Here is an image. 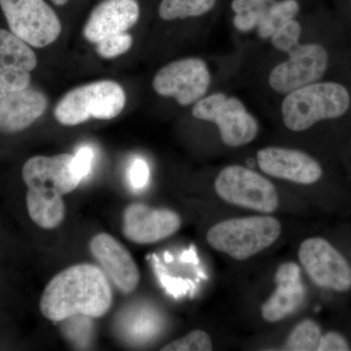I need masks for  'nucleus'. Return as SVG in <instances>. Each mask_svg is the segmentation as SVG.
<instances>
[{
	"label": "nucleus",
	"instance_id": "f257e3e1",
	"mask_svg": "<svg viewBox=\"0 0 351 351\" xmlns=\"http://www.w3.org/2000/svg\"><path fill=\"white\" fill-rule=\"evenodd\" d=\"M112 301V286L105 271L96 265L80 263L51 279L39 308L46 319L57 323L77 315L103 317Z\"/></svg>",
	"mask_w": 351,
	"mask_h": 351
},
{
	"label": "nucleus",
	"instance_id": "f03ea898",
	"mask_svg": "<svg viewBox=\"0 0 351 351\" xmlns=\"http://www.w3.org/2000/svg\"><path fill=\"white\" fill-rule=\"evenodd\" d=\"M350 106L351 95L345 85L319 80L285 95L281 115L286 128L300 133L320 122L343 117Z\"/></svg>",
	"mask_w": 351,
	"mask_h": 351
},
{
	"label": "nucleus",
	"instance_id": "7ed1b4c3",
	"mask_svg": "<svg viewBox=\"0 0 351 351\" xmlns=\"http://www.w3.org/2000/svg\"><path fill=\"white\" fill-rule=\"evenodd\" d=\"M280 221L271 216H254L219 221L208 230V244L237 261L269 248L280 237Z\"/></svg>",
	"mask_w": 351,
	"mask_h": 351
},
{
	"label": "nucleus",
	"instance_id": "20e7f679",
	"mask_svg": "<svg viewBox=\"0 0 351 351\" xmlns=\"http://www.w3.org/2000/svg\"><path fill=\"white\" fill-rule=\"evenodd\" d=\"M125 105L123 88L112 80H101L71 90L58 103L54 115L63 125L75 126L91 119H114Z\"/></svg>",
	"mask_w": 351,
	"mask_h": 351
},
{
	"label": "nucleus",
	"instance_id": "39448f33",
	"mask_svg": "<svg viewBox=\"0 0 351 351\" xmlns=\"http://www.w3.org/2000/svg\"><path fill=\"white\" fill-rule=\"evenodd\" d=\"M195 119L216 124L226 147H240L257 138L260 125L243 101L234 96L217 92L206 95L191 110Z\"/></svg>",
	"mask_w": 351,
	"mask_h": 351
},
{
	"label": "nucleus",
	"instance_id": "423d86ee",
	"mask_svg": "<svg viewBox=\"0 0 351 351\" xmlns=\"http://www.w3.org/2000/svg\"><path fill=\"white\" fill-rule=\"evenodd\" d=\"M215 189L226 202L261 213H274L279 206V196L274 184L245 166L223 168L215 180Z\"/></svg>",
	"mask_w": 351,
	"mask_h": 351
},
{
	"label": "nucleus",
	"instance_id": "0eeeda50",
	"mask_svg": "<svg viewBox=\"0 0 351 351\" xmlns=\"http://www.w3.org/2000/svg\"><path fill=\"white\" fill-rule=\"evenodd\" d=\"M211 83L206 62L191 57L163 66L154 75L152 88L159 96L174 99L182 107H189L206 96Z\"/></svg>",
	"mask_w": 351,
	"mask_h": 351
},
{
	"label": "nucleus",
	"instance_id": "6e6552de",
	"mask_svg": "<svg viewBox=\"0 0 351 351\" xmlns=\"http://www.w3.org/2000/svg\"><path fill=\"white\" fill-rule=\"evenodd\" d=\"M10 31L36 48L54 43L62 32L56 12L45 0H0Z\"/></svg>",
	"mask_w": 351,
	"mask_h": 351
},
{
	"label": "nucleus",
	"instance_id": "1a4fd4ad",
	"mask_svg": "<svg viewBox=\"0 0 351 351\" xmlns=\"http://www.w3.org/2000/svg\"><path fill=\"white\" fill-rule=\"evenodd\" d=\"M329 53L319 43L300 44L269 75V87L285 96L295 90L322 80L329 68Z\"/></svg>",
	"mask_w": 351,
	"mask_h": 351
},
{
	"label": "nucleus",
	"instance_id": "9d476101",
	"mask_svg": "<svg viewBox=\"0 0 351 351\" xmlns=\"http://www.w3.org/2000/svg\"><path fill=\"white\" fill-rule=\"evenodd\" d=\"M299 260L307 276L319 287L336 292L350 290V263L326 239L304 240L300 246Z\"/></svg>",
	"mask_w": 351,
	"mask_h": 351
},
{
	"label": "nucleus",
	"instance_id": "9b49d317",
	"mask_svg": "<svg viewBox=\"0 0 351 351\" xmlns=\"http://www.w3.org/2000/svg\"><path fill=\"white\" fill-rule=\"evenodd\" d=\"M73 158L69 154L29 158L22 170L27 195L52 199L73 193L82 182L73 174Z\"/></svg>",
	"mask_w": 351,
	"mask_h": 351
},
{
	"label": "nucleus",
	"instance_id": "f8f14e48",
	"mask_svg": "<svg viewBox=\"0 0 351 351\" xmlns=\"http://www.w3.org/2000/svg\"><path fill=\"white\" fill-rule=\"evenodd\" d=\"M181 226V217L173 210L134 203L124 211L122 232L133 243L154 244L172 237Z\"/></svg>",
	"mask_w": 351,
	"mask_h": 351
},
{
	"label": "nucleus",
	"instance_id": "ddd939ff",
	"mask_svg": "<svg viewBox=\"0 0 351 351\" xmlns=\"http://www.w3.org/2000/svg\"><path fill=\"white\" fill-rule=\"evenodd\" d=\"M257 163L265 175L295 184H315L323 175L320 163L299 149L263 147L257 152Z\"/></svg>",
	"mask_w": 351,
	"mask_h": 351
},
{
	"label": "nucleus",
	"instance_id": "4468645a",
	"mask_svg": "<svg viewBox=\"0 0 351 351\" xmlns=\"http://www.w3.org/2000/svg\"><path fill=\"white\" fill-rule=\"evenodd\" d=\"M90 252L101 269L123 294H130L140 282V270L130 252L108 233H99L90 240Z\"/></svg>",
	"mask_w": 351,
	"mask_h": 351
},
{
	"label": "nucleus",
	"instance_id": "2eb2a0df",
	"mask_svg": "<svg viewBox=\"0 0 351 351\" xmlns=\"http://www.w3.org/2000/svg\"><path fill=\"white\" fill-rule=\"evenodd\" d=\"M38 66L36 53L11 32L0 29V91H20L29 87L31 73Z\"/></svg>",
	"mask_w": 351,
	"mask_h": 351
},
{
	"label": "nucleus",
	"instance_id": "dca6fc26",
	"mask_svg": "<svg viewBox=\"0 0 351 351\" xmlns=\"http://www.w3.org/2000/svg\"><path fill=\"white\" fill-rule=\"evenodd\" d=\"M137 0H104L95 7L83 27V36L99 43L113 34H122L137 24L140 18Z\"/></svg>",
	"mask_w": 351,
	"mask_h": 351
},
{
	"label": "nucleus",
	"instance_id": "f3484780",
	"mask_svg": "<svg viewBox=\"0 0 351 351\" xmlns=\"http://www.w3.org/2000/svg\"><path fill=\"white\" fill-rule=\"evenodd\" d=\"M276 288L262 306L263 319L276 323L297 311L304 301L306 289L301 269L295 263H284L276 274Z\"/></svg>",
	"mask_w": 351,
	"mask_h": 351
},
{
	"label": "nucleus",
	"instance_id": "a211bd4d",
	"mask_svg": "<svg viewBox=\"0 0 351 351\" xmlns=\"http://www.w3.org/2000/svg\"><path fill=\"white\" fill-rule=\"evenodd\" d=\"M48 101L38 90L25 88L4 93L0 98V131L16 133L25 130L45 112Z\"/></svg>",
	"mask_w": 351,
	"mask_h": 351
},
{
	"label": "nucleus",
	"instance_id": "6ab92c4d",
	"mask_svg": "<svg viewBox=\"0 0 351 351\" xmlns=\"http://www.w3.org/2000/svg\"><path fill=\"white\" fill-rule=\"evenodd\" d=\"M27 207L29 217L44 230H53L63 223L66 206L63 197L43 198L27 195Z\"/></svg>",
	"mask_w": 351,
	"mask_h": 351
},
{
	"label": "nucleus",
	"instance_id": "aec40b11",
	"mask_svg": "<svg viewBox=\"0 0 351 351\" xmlns=\"http://www.w3.org/2000/svg\"><path fill=\"white\" fill-rule=\"evenodd\" d=\"M218 0H161L158 15L163 21L201 17L213 10Z\"/></svg>",
	"mask_w": 351,
	"mask_h": 351
},
{
	"label": "nucleus",
	"instance_id": "412c9836",
	"mask_svg": "<svg viewBox=\"0 0 351 351\" xmlns=\"http://www.w3.org/2000/svg\"><path fill=\"white\" fill-rule=\"evenodd\" d=\"M274 1L276 0H232L233 25L235 29L242 34L257 29Z\"/></svg>",
	"mask_w": 351,
	"mask_h": 351
},
{
	"label": "nucleus",
	"instance_id": "4be33fe9",
	"mask_svg": "<svg viewBox=\"0 0 351 351\" xmlns=\"http://www.w3.org/2000/svg\"><path fill=\"white\" fill-rule=\"evenodd\" d=\"M300 10L298 0H276L258 25V36L265 40L269 39L286 23L295 19Z\"/></svg>",
	"mask_w": 351,
	"mask_h": 351
},
{
	"label": "nucleus",
	"instance_id": "5701e85b",
	"mask_svg": "<svg viewBox=\"0 0 351 351\" xmlns=\"http://www.w3.org/2000/svg\"><path fill=\"white\" fill-rule=\"evenodd\" d=\"M322 336L319 325L313 320L300 322L290 332L284 350L290 351L317 350Z\"/></svg>",
	"mask_w": 351,
	"mask_h": 351
},
{
	"label": "nucleus",
	"instance_id": "b1692460",
	"mask_svg": "<svg viewBox=\"0 0 351 351\" xmlns=\"http://www.w3.org/2000/svg\"><path fill=\"white\" fill-rule=\"evenodd\" d=\"M302 27L298 20H291L274 32L269 38L272 47L277 51L289 54L301 44Z\"/></svg>",
	"mask_w": 351,
	"mask_h": 351
},
{
	"label": "nucleus",
	"instance_id": "393cba45",
	"mask_svg": "<svg viewBox=\"0 0 351 351\" xmlns=\"http://www.w3.org/2000/svg\"><path fill=\"white\" fill-rule=\"evenodd\" d=\"M213 350L211 338L206 332L195 330L161 348L162 351H210Z\"/></svg>",
	"mask_w": 351,
	"mask_h": 351
},
{
	"label": "nucleus",
	"instance_id": "a878e982",
	"mask_svg": "<svg viewBox=\"0 0 351 351\" xmlns=\"http://www.w3.org/2000/svg\"><path fill=\"white\" fill-rule=\"evenodd\" d=\"M133 45V38L127 32L113 34L97 43V53L104 59H113L125 54Z\"/></svg>",
	"mask_w": 351,
	"mask_h": 351
},
{
	"label": "nucleus",
	"instance_id": "bb28decb",
	"mask_svg": "<svg viewBox=\"0 0 351 351\" xmlns=\"http://www.w3.org/2000/svg\"><path fill=\"white\" fill-rule=\"evenodd\" d=\"M94 160V151L90 147H82L73 156L71 168L73 174L82 181L91 172Z\"/></svg>",
	"mask_w": 351,
	"mask_h": 351
},
{
	"label": "nucleus",
	"instance_id": "cd10ccee",
	"mask_svg": "<svg viewBox=\"0 0 351 351\" xmlns=\"http://www.w3.org/2000/svg\"><path fill=\"white\" fill-rule=\"evenodd\" d=\"M318 351H348L350 346L345 337L337 332H329L321 336Z\"/></svg>",
	"mask_w": 351,
	"mask_h": 351
},
{
	"label": "nucleus",
	"instance_id": "c85d7f7f",
	"mask_svg": "<svg viewBox=\"0 0 351 351\" xmlns=\"http://www.w3.org/2000/svg\"><path fill=\"white\" fill-rule=\"evenodd\" d=\"M149 169L147 162L143 159L137 158L131 164L129 171V179L132 186L135 189L144 188L149 181Z\"/></svg>",
	"mask_w": 351,
	"mask_h": 351
},
{
	"label": "nucleus",
	"instance_id": "c756f323",
	"mask_svg": "<svg viewBox=\"0 0 351 351\" xmlns=\"http://www.w3.org/2000/svg\"><path fill=\"white\" fill-rule=\"evenodd\" d=\"M55 5L57 6H63L64 4L68 3L69 0H51Z\"/></svg>",
	"mask_w": 351,
	"mask_h": 351
}]
</instances>
